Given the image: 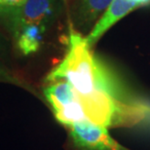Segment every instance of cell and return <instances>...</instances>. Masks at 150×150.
I'll return each mask as SVG.
<instances>
[{"label":"cell","mask_w":150,"mask_h":150,"mask_svg":"<svg viewBox=\"0 0 150 150\" xmlns=\"http://www.w3.org/2000/svg\"><path fill=\"white\" fill-rule=\"evenodd\" d=\"M65 80L80 96L106 93L121 100L139 97L131 91L115 70L92 51L82 34L71 28L67 55L47 75L46 82Z\"/></svg>","instance_id":"obj_1"},{"label":"cell","mask_w":150,"mask_h":150,"mask_svg":"<svg viewBox=\"0 0 150 150\" xmlns=\"http://www.w3.org/2000/svg\"><path fill=\"white\" fill-rule=\"evenodd\" d=\"M73 145L79 150H131L113 139L107 129L83 121L68 127Z\"/></svg>","instance_id":"obj_2"},{"label":"cell","mask_w":150,"mask_h":150,"mask_svg":"<svg viewBox=\"0 0 150 150\" xmlns=\"http://www.w3.org/2000/svg\"><path fill=\"white\" fill-rule=\"evenodd\" d=\"M59 0H25L23 5L9 14L15 34L28 25H46L58 14Z\"/></svg>","instance_id":"obj_3"},{"label":"cell","mask_w":150,"mask_h":150,"mask_svg":"<svg viewBox=\"0 0 150 150\" xmlns=\"http://www.w3.org/2000/svg\"><path fill=\"white\" fill-rule=\"evenodd\" d=\"M47 83L44 95L53 111L67 105L76 98V92L67 81L59 79Z\"/></svg>","instance_id":"obj_4"},{"label":"cell","mask_w":150,"mask_h":150,"mask_svg":"<svg viewBox=\"0 0 150 150\" xmlns=\"http://www.w3.org/2000/svg\"><path fill=\"white\" fill-rule=\"evenodd\" d=\"M113 0H78L76 19L81 28H90L97 23Z\"/></svg>","instance_id":"obj_5"},{"label":"cell","mask_w":150,"mask_h":150,"mask_svg":"<svg viewBox=\"0 0 150 150\" xmlns=\"http://www.w3.org/2000/svg\"><path fill=\"white\" fill-rule=\"evenodd\" d=\"M46 28V25H28L21 28L15 34L17 38L18 48L23 55H29L37 52Z\"/></svg>","instance_id":"obj_6"},{"label":"cell","mask_w":150,"mask_h":150,"mask_svg":"<svg viewBox=\"0 0 150 150\" xmlns=\"http://www.w3.org/2000/svg\"><path fill=\"white\" fill-rule=\"evenodd\" d=\"M25 2V0H3L0 14L9 15L11 12H13L14 10H16V9L20 8L21 6L23 5Z\"/></svg>","instance_id":"obj_7"},{"label":"cell","mask_w":150,"mask_h":150,"mask_svg":"<svg viewBox=\"0 0 150 150\" xmlns=\"http://www.w3.org/2000/svg\"><path fill=\"white\" fill-rule=\"evenodd\" d=\"M0 81L12 84H21L19 79L16 76H14L12 73L9 72L7 69H5L1 64H0Z\"/></svg>","instance_id":"obj_8"},{"label":"cell","mask_w":150,"mask_h":150,"mask_svg":"<svg viewBox=\"0 0 150 150\" xmlns=\"http://www.w3.org/2000/svg\"><path fill=\"white\" fill-rule=\"evenodd\" d=\"M136 4L139 8L146 7V6L150 5V0H131Z\"/></svg>","instance_id":"obj_9"},{"label":"cell","mask_w":150,"mask_h":150,"mask_svg":"<svg viewBox=\"0 0 150 150\" xmlns=\"http://www.w3.org/2000/svg\"><path fill=\"white\" fill-rule=\"evenodd\" d=\"M2 2L3 0H0V12H1V8H2Z\"/></svg>","instance_id":"obj_10"}]
</instances>
